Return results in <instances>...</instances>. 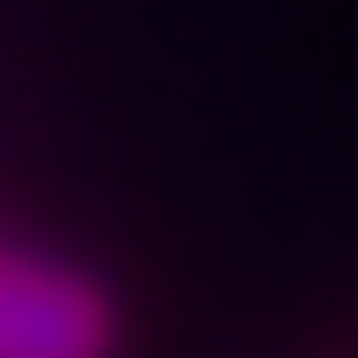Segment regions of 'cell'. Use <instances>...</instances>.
Segmentation results:
<instances>
[{"instance_id": "1", "label": "cell", "mask_w": 358, "mask_h": 358, "mask_svg": "<svg viewBox=\"0 0 358 358\" xmlns=\"http://www.w3.org/2000/svg\"><path fill=\"white\" fill-rule=\"evenodd\" d=\"M122 315L105 280L70 262L0 254V358H114Z\"/></svg>"}]
</instances>
